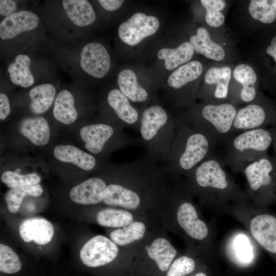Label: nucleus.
Returning a JSON list of instances; mask_svg holds the SVG:
<instances>
[{"instance_id":"nucleus-24","label":"nucleus","mask_w":276,"mask_h":276,"mask_svg":"<svg viewBox=\"0 0 276 276\" xmlns=\"http://www.w3.org/2000/svg\"><path fill=\"white\" fill-rule=\"evenodd\" d=\"M195 51L189 41H185L175 48H162L157 54L159 60H164L165 67L168 71L176 69L191 61Z\"/></svg>"},{"instance_id":"nucleus-17","label":"nucleus","mask_w":276,"mask_h":276,"mask_svg":"<svg viewBox=\"0 0 276 276\" xmlns=\"http://www.w3.org/2000/svg\"><path fill=\"white\" fill-rule=\"evenodd\" d=\"M54 157L63 163L72 164L86 171L103 167L96 156L71 145H59L53 150Z\"/></svg>"},{"instance_id":"nucleus-8","label":"nucleus","mask_w":276,"mask_h":276,"mask_svg":"<svg viewBox=\"0 0 276 276\" xmlns=\"http://www.w3.org/2000/svg\"><path fill=\"white\" fill-rule=\"evenodd\" d=\"M276 126V114L269 112L257 96L252 102L238 109L235 117L231 136L257 128Z\"/></svg>"},{"instance_id":"nucleus-36","label":"nucleus","mask_w":276,"mask_h":276,"mask_svg":"<svg viewBox=\"0 0 276 276\" xmlns=\"http://www.w3.org/2000/svg\"><path fill=\"white\" fill-rule=\"evenodd\" d=\"M201 4L205 10V21L208 25L218 28L225 21V16L222 10L226 7L224 0H201Z\"/></svg>"},{"instance_id":"nucleus-39","label":"nucleus","mask_w":276,"mask_h":276,"mask_svg":"<svg viewBox=\"0 0 276 276\" xmlns=\"http://www.w3.org/2000/svg\"><path fill=\"white\" fill-rule=\"evenodd\" d=\"M195 267V261L193 258L180 256L172 262L165 276H186L192 273Z\"/></svg>"},{"instance_id":"nucleus-22","label":"nucleus","mask_w":276,"mask_h":276,"mask_svg":"<svg viewBox=\"0 0 276 276\" xmlns=\"http://www.w3.org/2000/svg\"><path fill=\"white\" fill-rule=\"evenodd\" d=\"M18 130L21 135L37 146L47 145L51 131L47 120L41 116L27 117L19 123Z\"/></svg>"},{"instance_id":"nucleus-40","label":"nucleus","mask_w":276,"mask_h":276,"mask_svg":"<svg viewBox=\"0 0 276 276\" xmlns=\"http://www.w3.org/2000/svg\"><path fill=\"white\" fill-rule=\"evenodd\" d=\"M17 9L16 3L12 0L0 1V14L6 17L15 13Z\"/></svg>"},{"instance_id":"nucleus-20","label":"nucleus","mask_w":276,"mask_h":276,"mask_svg":"<svg viewBox=\"0 0 276 276\" xmlns=\"http://www.w3.org/2000/svg\"><path fill=\"white\" fill-rule=\"evenodd\" d=\"M189 42L196 53L209 59L221 62L225 58V49L221 44L214 41L209 31L205 27H198L195 34L190 37Z\"/></svg>"},{"instance_id":"nucleus-28","label":"nucleus","mask_w":276,"mask_h":276,"mask_svg":"<svg viewBox=\"0 0 276 276\" xmlns=\"http://www.w3.org/2000/svg\"><path fill=\"white\" fill-rule=\"evenodd\" d=\"M53 113L55 119L64 125H70L78 118V113L75 106L74 97L66 89L58 93L54 104Z\"/></svg>"},{"instance_id":"nucleus-27","label":"nucleus","mask_w":276,"mask_h":276,"mask_svg":"<svg viewBox=\"0 0 276 276\" xmlns=\"http://www.w3.org/2000/svg\"><path fill=\"white\" fill-rule=\"evenodd\" d=\"M202 71L203 65L200 61H191L177 68L169 75L168 84L174 90H179L199 78Z\"/></svg>"},{"instance_id":"nucleus-42","label":"nucleus","mask_w":276,"mask_h":276,"mask_svg":"<svg viewBox=\"0 0 276 276\" xmlns=\"http://www.w3.org/2000/svg\"><path fill=\"white\" fill-rule=\"evenodd\" d=\"M98 2L106 10L113 11L119 9L124 1L123 0H99Z\"/></svg>"},{"instance_id":"nucleus-33","label":"nucleus","mask_w":276,"mask_h":276,"mask_svg":"<svg viewBox=\"0 0 276 276\" xmlns=\"http://www.w3.org/2000/svg\"><path fill=\"white\" fill-rule=\"evenodd\" d=\"M146 232L145 224L141 221H133L130 224L111 232L110 239L117 245L125 246L141 239Z\"/></svg>"},{"instance_id":"nucleus-13","label":"nucleus","mask_w":276,"mask_h":276,"mask_svg":"<svg viewBox=\"0 0 276 276\" xmlns=\"http://www.w3.org/2000/svg\"><path fill=\"white\" fill-rule=\"evenodd\" d=\"M80 65L83 70L91 76L102 78L106 75L110 67L109 55L102 44L87 43L81 51Z\"/></svg>"},{"instance_id":"nucleus-45","label":"nucleus","mask_w":276,"mask_h":276,"mask_svg":"<svg viewBox=\"0 0 276 276\" xmlns=\"http://www.w3.org/2000/svg\"><path fill=\"white\" fill-rule=\"evenodd\" d=\"M192 276H207V275L204 272H199L196 273L195 274Z\"/></svg>"},{"instance_id":"nucleus-46","label":"nucleus","mask_w":276,"mask_h":276,"mask_svg":"<svg viewBox=\"0 0 276 276\" xmlns=\"http://www.w3.org/2000/svg\"><path fill=\"white\" fill-rule=\"evenodd\" d=\"M130 276H137V275L130 274Z\"/></svg>"},{"instance_id":"nucleus-16","label":"nucleus","mask_w":276,"mask_h":276,"mask_svg":"<svg viewBox=\"0 0 276 276\" xmlns=\"http://www.w3.org/2000/svg\"><path fill=\"white\" fill-rule=\"evenodd\" d=\"M54 231L52 223L41 217L26 219L21 222L19 226V234L24 241H33L40 245L49 243L52 239Z\"/></svg>"},{"instance_id":"nucleus-2","label":"nucleus","mask_w":276,"mask_h":276,"mask_svg":"<svg viewBox=\"0 0 276 276\" xmlns=\"http://www.w3.org/2000/svg\"><path fill=\"white\" fill-rule=\"evenodd\" d=\"M175 118V136L166 159L159 166L167 176L178 178L213 153L215 147L204 135Z\"/></svg>"},{"instance_id":"nucleus-23","label":"nucleus","mask_w":276,"mask_h":276,"mask_svg":"<svg viewBox=\"0 0 276 276\" xmlns=\"http://www.w3.org/2000/svg\"><path fill=\"white\" fill-rule=\"evenodd\" d=\"M235 80L241 85L239 98L241 101L249 103L257 96L256 83L257 75L254 68L249 64L242 63L238 64L233 70Z\"/></svg>"},{"instance_id":"nucleus-3","label":"nucleus","mask_w":276,"mask_h":276,"mask_svg":"<svg viewBox=\"0 0 276 276\" xmlns=\"http://www.w3.org/2000/svg\"><path fill=\"white\" fill-rule=\"evenodd\" d=\"M237 108L229 102L194 104L176 117L204 135L215 148L231 136Z\"/></svg>"},{"instance_id":"nucleus-25","label":"nucleus","mask_w":276,"mask_h":276,"mask_svg":"<svg viewBox=\"0 0 276 276\" xmlns=\"http://www.w3.org/2000/svg\"><path fill=\"white\" fill-rule=\"evenodd\" d=\"M62 6L70 19L77 26H88L96 19L94 10L87 1L64 0Z\"/></svg>"},{"instance_id":"nucleus-14","label":"nucleus","mask_w":276,"mask_h":276,"mask_svg":"<svg viewBox=\"0 0 276 276\" xmlns=\"http://www.w3.org/2000/svg\"><path fill=\"white\" fill-rule=\"evenodd\" d=\"M249 231L259 244L276 254V217L266 214L257 215L250 221Z\"/></svg>"},{"instance_id":"nucleus-38","label":"nucleus","mask_w":276,"mask_h":276,"mask_svg":"<svg viewBox=\"0 0 276 276\" xmlns=\"http://www.w3.org/2000/svg\"><path fill=\"white\" fill-rule=\"evenodd\" d=\"M21 268V263L15 252L9 246L0 244V270L7 274L18 272Z\"/></svg>"},{"instance_id":"nucleus-4","label":"nucleus","mask_w":276,"mask_h":276,"mask_svg":"<svg viewBox=\"0 0 276 276\" xmlns=\"http://www.w3.org/2000/svg\"><path fill=\"white\" fill-rule=\"evenodd\" d=\"M145 153L159 165L164 162L175 133V118L163 107L153 104L142 112L139 129Z\"/></svg>"},{"instance_id":"nucleus-18","label":"nucleus","mask_w":276,"mask_h":276,"mask_svg":"<svg viewBox=\"0 0 276 276\" xmlns=\"http://www.w3.org/2000/svg\"><path fill=\"white\" fill-rule=\"evenodd\" d=\"M147 252L154 263L151 276H165L177 255L175 247L164 238L154 240L147 248Z\"/></svg>"},{"instance_id":"nucleus-30","label":"nucleus","mask_w":276,"mask_h":276,"mask_svg":"<svg viewBox=\"0 0 276 276\" xmlns=\"http://www.w3.org/2000/svg\"><path fill=\"white\" fill-rule=\"evenodd\" d=\"M55 94V87L50 83L42 84L33 87L29 92L31 111L35 114L45 112L52 105Z\"/></svg>"},{"instance_id":"nucleus-15","label":"nucleus","mask_w":276,"mask_h":276,"mask_svg":"<svg viewBox=\"0 0 276 276\" xmlns=\"http://www.w3.org/2000/svg\"><path fill=\"white\" fill-rule=\"evenodd\" d=\"M106 187L107 183L102 177H91L73 187L70 197L79 204H97L102 202Z\"/></svg>"},{"instance_id":"nucleus-37","label":"nucleus","mask_w":276,"mask_h":276,"mask_svg":"<svg viewBox=\"0 0 276 276\" xmlns=\"http://www.w3.org/2000/svg\"><path fill=\"white\" fill-rule=\"evenodd\" d=\"M1 181L11 189L38 185L40 176L36 173L20 174L14 171H6L1 175Z\"/></svg>"},{"instance_id":"nucleus-35","label":"nucleus","mask_w":276,"mask_h":276,"mask_svg":"<svg viewBox=\"0 0 276 276\" xmlns=\"http://www.w3.org/2000/svg\"><path fill=\"white\" fill-rule=\"evenodd\" d=\"M43 190L40 185L10 189L5 195V200L8 210L11 213H16L19 210L25 197H39Z\"/></svg>"},{"instance_id":"nucleus-26","label":"nucleus","mask_w":276,"mask_h":276,"mask_svg":"<svg viewBox=\"0 0 276 276\" xmlns=\"http://www.w3.org/2000/svg\"><path fill=\"white\" fill-rule=\"evenodd\" d=\"M117 83L120 90L130 101L142 103L148 99V91L139 84L136 75L132 70L125 69L121 71L118 76Z\"/></svg>"},{"instance_id":"nucleus-43","label":"nucleus","mask_w":276,"mask_h":276,"mask_svg":"<svg viewBox=\"0 0 276 276\" xmlns=\"http://www.w3.org/2000/svg\"><path fill=\"white\" fill-rule=\"evenodd\" d=\"M266 52L273 58L276 64V35L271 40L270 45L266 48Z\"/></svg>"},{"instance_id":"nucleus-6","label":"nucleus","mask_w":276,"mask_h":276,"mask_svg":"<svg viewBox=\"0 0 276 276\" xmlns=\"http://www.w3.org/2000/svg\"><path fill=\"white\" fill-rule=\"evenodd\" d=\"M245 177L248 197L257 204L276 198V159L266 153L243 164L238 171Z\"/></svg>"},{"instance_id":"nucleus-1","label":"nucleus","mask_w":276,"mask_h":276,"mask_svg":"<svg viewBox=\"0 0 276 276\" xmlns=\"http://www.w3.org/2000/svg\"><path fill=\"white\" fill-rule=\"evenodd\" d=\"M225 165L222 158L215 152L212 153L184 176L188 191L212 202L244 201L245 195L225 169Z\"/></svg>"},{"instance_id":"nucleus-12","label":"nucleus","mask_w":276,"mask_h":276,"mask_svg":"<svg viewBox=\"0 0 276 276\" xmlns=\"http://www.w3.org/2000/svg\"><path fill=\"white\" fill-rule=\"evenodd\" d=\"M179 201L176 212V219L180 227L191 238L196 240L205 239L209 235V228L204 221L198 216L197 211L189 200L182 193H176Z\"/></svg>"},{"instance_id":"nucleus-44","label":"nucleus","mask_w":276,"mask_h":276,"mask_svg":"<svg viewBox=\"0 0 276 276\" xmlns=\"http://www.w3.org/2000/svg\"><path fill=\"white\" fill-rule=\"evenodd\" d=\"M272 146L273 147L274 153H275V158L276 159V126H275V132L274 135L273 141L272 143Z\"/></svg>"},{"instance_id":"nucleus-31","label":"nucleus","mask_w":276,"mask_h":276,"mask_svg":"<svg viewBox=\"0 0 276 276\" xmlns=\"http://www.w3.org/2000/svg\"><path fill=\"white\" fill-rule=\"evenodd\" d=\"M31 59L26 55H18L15 62L11 63L8 67L12 82L22 87L32 85L34 79L30 70Z\"/></svg>"},{"instance_id":"nucleus-21","label":"nucleus","mask_w":276,"mask_h":276,"mask_svg":"<svg viewBox=\"0 0 276 276\" xmlns=\"http://www.w3.org/2000/svg\"><path fill=\"white\" fill-rule=\"evenodd\" d=\"M231 75L232 69L228 66H213L207 70L204 75V83L208 85L215 87L209 103L226 102L225 100L228 97Z\"/></svg>"},{"instance_id":"nucleus-9","label":"nucleus","mask_w":276,"mask_h":276,"mask_svg":"<svg viewBox=\"0 0 276 276\" xmlns=\"http://www.w3.org/2000/svg\"><path fill=\"white\" fill-rule=\"evenodd\" d=\"M119 252L118 245L110 239L97 235L82 247L79 255L82 262L90 268H98L112 262Z\"/></svg>"},{"instance_id":"nucleus-32","label":"nucleus","mask_w":276,"mask_h":276,"mask_svg":"<svg viewBox=\"0 0 276 276\" xmlns=\"http://www.w3.org/2000/svg\"><path fill=\"white\" fill-rule=\"evenodd\" d=\"M96 220L102 226L121 228L131 223L133 217L131 213L125 210L105 208L97 213Z\"/></svg>"},{"instance_id":"nucleus-19","label":"nucleus","mask_w":276,"mask_h":276,"mask_svg":"<svg viewBox=\"0 0 276 276\" xmlns=\"http://www.w3.org/2000/svg\"><path fill=\"white\" fill-rule=\"evenodd\" d=\"M38 16L29 11H19L5 17L0 24V37L5 40L15 37L22 32L35 29Z\"/></svg>"},{"instance_id":"nucleus-10","label":"nucleus","mask_w":276,"mask_h":276,"mask_svg":"<svg viewBox=\"0 0 276 276\" xmlns=\"http://www.w3.org/2000/svg\"><path fill=\"white\" fill-rule=\"evenodd\" d=\"M159 25V20L156 17L138 12L120 25L118 35L124 43L134 46L145 38L154 34L158 30Z\"/></svg>"},{"instance_id":"nucleus-5","label":"nucleus","mask_w":276,"mask_h":276,"mask_svg":"<svg viewBox=\"0 0 276 276\" xmlns=\"http://www.w3.org/2000/svg\"><path fill=\"white\" fill-rule=\"evenodd\" d=\"M275 126L244 131L228 137L223 143L225 165L235 172L244 163L267 153L272 145Z\"/></svg>"},{"instance_id":"nucleus-29","label":"nucleus","mask_w":276,"mask_h":276,"mask_svg":"<svg viewBox=\"0 0 276 276\" xmlns=\"http://www.w3.org/2000/svg\"><path fill=\"white\" fill-rule=\"evenodd\" d=\"M228 250L233 260L240 265H248L254 260L253 245L249 238L243 233H237L232 236Z\"/></svg>"},{"instance_id":"nucleus-34","label":"nucleus","mask_w":276,"mask_h":276,"mask_svg":"<svg viewBox=\"0 0 276 276\" xmlns=\"http://www.w3.org/2000/svg\"><path fill=\"white\" fill-rule=\"evenodd\" d=\"M250 16L254 20L269 24L276 19V0H251L248 5Z\"/></svg>"},{"instance_id":"nucleus-11","label":"nucleus","mask_w":276,"mask_h":276,"mask_svg":"<svg viewBox=\"0 0 276 276\" xmlns=\"http://www.w3.org/2000/svg\"><path fill=\"white\" fill-rule=\"evenodd\" d=\"M107 102L113 113L111 125L139 131L142 114H140L119 89L113 88L108 92Z\"/></svg>"},{"instance_id":"nucleus-41","label":"nucleus","mask_w":276,"mask_h":276,"mask_svg":"<svg viewBox=\"0 0 276 276\" xmlns=\"http://www.w3.org/2000/svg\"><path fill=\"white\" fill-rule=\"evenodd\" d=\"M11 111L10 102L7 96L3 93L0 94V120H5Z\"/></svg>"},{"instance_id":"nucleus-7","label":"nucleus","mask_w":276,"mask_h":276,"mask_svg":"<svg viewBox=\"0 0 276 276\" xmlns=\"http://www.w3.org/2000/svg\"><path fill=\"white\" fill-rule=\"evenodd\" d=\"M80 135L85 148L96 157L136 143V140L124 132L123 128L104 122L83 126Z\"/></svg>"}]
</instances>
